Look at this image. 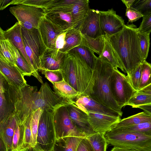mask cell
Returning a JSON list of instances; mask_svg holds the SVG:
<instances>
[{"label": "cell", "instance_id": "1", "mask_svg": "<svg viewBox=\"0 0 151 151\" xmlns=\"http://www.w3.org/2000/svg\"><path fill=\"white\" fill-rule=\"evenodd\" d=\"M10 97L14 113L22 122L38 109L55 110L74 103L73 100L60 96L46 82L42 84L39 91L36 86L28 84L20 88L14 87L11 91Z\"/></svg>", "mask_w": 151, "mask_h": 151}, {"label": "cell", "instance_id": "2", "mask_svg": "<svg viewBox=\"0 0 151 151\" xmlns=\"http://www.w3.org/2000/svg\"><path fill=\"white\" fill-rule=\"evenodd\" d=\"M106 37L121 61L124 73H130L145 61L136 25L132 24L125 25L120 32Z\"/></svg>", "mask_w": 151, "mask_h": 151}, {"label": "cell", "instance_id": "3", "mask_svg": "<svg viewBox=\"0 0 151 151\" xmlns=\"http://www.w3.org/2000/svg\"><path fill=\"white\" fill-rule=\"evenodd\" d=\"M60 70L64 80L81 96L90 95L94 82L93 70L76 52L72 50L65 54Z\"/></svg>", "mask_w": 151, "mask_h": 151}, {"label": "cell", "instance_id": "4", "mask_svg": "<svg viewBox=\"0 0 151 151\" xmlns=\"http://www.w3.org/2000/svg\"><path fill=\"white\" fill-rule=\"evenodd\" d=\"M114 69L110 64L97 57L93 69L94 84L89 96L101 104L118 112L122 116V109L113 97L111 90L110 79Z\"/></svg>", "mask_w": 151, "mask_h": 151}, {"label": "cell", "instance_id": "5", "mask_svg": "<svg viewBox=\"0 0 151 151\" xmlns=\"http://www.w3.org/2000/svg\"><path fill=\"white\" fill-rule=\"evenodd\" d=\"M76 0H65L57 5L45 10V17L49 21L57 30L63 32L80 27L81 24L77 22L73 14Z\"/></svg>", "mask_w": 151, "mask_h": 151}, {"label": "cell", "instance_id": "6", "mask_svg": "<svg viewBox=\"0 0 151 151\" xmlns=\"http://www.w3.org/2000/svg\"><path fill=\"white\" fill-rule=\"evenodd\" d=\"M21 30L25 50L32 68L34 76L43 84L42 78L39 73L40 59L47 48L38 28L27 29L21 26Z\"/></svg>", "mask_w": 151, "mask_h": 151}, {"label": "cell", "instance_id": "7", "mask_svg": "<svg viewBox=\"0 0 151 151\" xmlns=\"http://www.w3.org/2000/svg\"><path fill=\"white\" fill-rule=\"evenodd\" d=\"M104 136L107 143L114 146L132 149L137 151H151V135L111 130L106 132Z\"/></svg>", "mask_w": 151, "mask_h": 151}, {"label": "cell", "instance_id": "8", "mask_svg": "<svg viewBox=\"0 0 151 151\" xmlns=\"http://www.w3.org/2000/svg\"><path fill=\"white\" fill-rule=\"evenodd\" d=\"M55 110H43L39 119L35 146L44 151L53 150L55 140L53 124Z\"/></svg>", "mask_w": 151, "mask_h": 151}, {"label": "cell", "instance_id": "9", "mask_svg": "<svg viewBox=\"0 0 151 151\" xmlns=\"http://www.w3.org/2000/svg\"><path fill=\"white\" fill-rule=\"evenodd\" d=\"M9 11L20 25L27 29H38L45 14L43 8L22 4L10 7Z\"/></svg>", "mask_w": 151, "mask_h": 151}, {"label": "cell", "instance_id": "10", "mask_svg": "<svg viewBox=\"0 0 151 151\" xmlns=\"http://www.w3.org/2000/svg\"><path fill=\"white\" fill-rule=\"evenodd\" d=\"M110 84L113 97L121 109L126 106L130 98L137 92L131 86L127 76L118 69H114Z\"/></svg>", "mask_w": 151, "mask_h": 151}, {"label": "cell", "instance_id": "11", "mask_svg": "<svg viewBox=\"0 0 151 151\" xmlns=\"http://www.w3.org/2000/svg\"><path fill=\"white\" fill-rule=\"evenodd\" d=\"M67 106H61L55 111L53 124L55 140L67 137H86L76 127L69 118Z\"/></svg>", "mask_w": 151, "mask_h": 151}, {"label": "cell", "instance_id": "12", "mask_svg": "<svg viewBox=\"0 0 151 151\" xmlns=\"http://www.w3.org/2000/svg\"><path fill=\"white\" fill-rule=\"evenodd\" d=\"M99 22L103 35L107 37L121 31L125 25L122 17L113 9L107 11H99Z\"/></svg>", "mask_w": 151, "mask_h": 151}, {"label": "cell", "instance_id": "13", "mask_svg": "<svg viewBox=\"0 0 151 151\" xmlns=\"http://www.w3.org/2000/svg\"><path fill=\"white\" fill-rule=\"evenodd\" d=\"M89 123L96 132L105 133L111 129L121 119V116H111L99 112L89 111L88 113Z\"/></svg>", "mask_w": 151, "mask_h": 151}, {"label": "cell", "instance_id": "14", "mask_svg": "<svg viewBox=\"0 0 151 151\" xmlns=\"http://www.w3.org/2000/svg\"><path fill=\"white\" fill-rule=\"evenodd\" d=\"M69 116L78 129L86 137L96 133L91 127L88 114L74 104L67 106Z\"/></svg>", "mask_w": 151, "mask_h": 151}, {"label": "cell", "instance_id": "15", "mask_svg": "<svg viewBox=\"0 0 151 151\" xmlns=\"http://www.w3.org/2000/svg\"><path fill=\"white\" fill-rule=\"evenodd\" d=\"M99 11L89 9L82 22L80 31L83 35L95 38L103 35L100 24Z\"/></svg>", "mask_w": 151, "mask_h": 151}, {"label": "cell", "instance_id": "16", "mask_svg": "<svg viewBox=\"0 0 151 151\" xmlns=\"http://www.w3.org/2000/svg\"><path fill=\"white\" fill-rule=\"evenodd\" d=\"M73 100L74 104L87 114L88 112L92 111L121 117L118 112L99 103L89 96H80Z\"/></svg>", "mask_w": 151, "mask_h": 151}, {"label": "cell", "instance_id": "17", "mask_svg": "<svg viewBox=\"0 0 151 151\" xmlns=\"http://www.w3.org/2000/svg\"><path fill=\"white\" fill-rule=\"evenodd\" d=\"M65 54L56 50L47 48L40 58L39 71L60 69Z\"/></svg>", "mask_w": 151, "mask_h": 151}, {"label": "cell", "instance_id": "18", "mask_svg": "<svg viewBox=\"0 0 151 151\" xmlns=\"http://www.w3.org/2000/svg\"><path fill=\"white\" fill-rule=\"evenodd\" d=\"M0 73L8 83L17 88L27 84L24 76L18 68L0 58Z\"/></svg>", "mask_w": 151, "mask_h": 151}, {"label": "cell", "instance_id": "19", "mask_svg": "<svg viewBox=\"0 0 151 151\" xmlns=\"http://www.w3.org/2000/svg\"><path fill=\"white\" fill-rule=\"evenodd\" d=\"M13 114L9 95L8 82L0 73V124Z\"/></svg>", "mask_w": 151, "mask_h": 151}, {"label": "cell", "instance_id": "20", "mask_svg": "<svg viewBox=\"0 0 151 151\" xmlns=\"http://www.w3.org/2000/svg\"><path fill=\"white\" fill-rule=\"evenodd\" d=\"M4 36L5 39L8 40L21 53L32 69L34 76L32 68L25 50L21 26L17 22L11 27L4 31Z\"/></svg>", "mask_w": 151, "mask_h": 151}, {"label": "cell", "instance_id": "21", "mask_svg": "<svg viewBox=\"0 0 151 151\" xmlns=\"http://www.w3.org/2000/svg\"><path fill=\"white\" fill-rule=\"evenodd\" d=\"M38 29L47 48L55 50L56 38L58 35L62 32L55 29L52 24L45 17L40 21Z\"/></svg>", "mask_w": 151, "mask_h": 151}, {"label": "cell", "instance_id": "22", "mask_svg": "<svg viewBox=\"0 0 151 151\" xmlns=\"http://www.w3.org/2000/svg\"><path fill=\"white\" fill-rule=\"evenodd\" d=\"M19 121L13 114L0 124V136L6 145L7 151H12L13 138Z\"/></svg>", "mask_w": 151, "mask_h": 151}, {"label": "cell", "instance_id": "23", "mask_svg": "<svg viewBox=\"0 0 151 151\" xmlns=\"http://www.w3.org/2000/svg\"><path fill=\"white\" fill-rule=\"evenodd\" d=\"M80 27L66 31L65 45L60 52L66 54L74 48L82 45L83 37L80 32Z\"/></svg>", "mask_w": 151, "mask_h": 151}, {"label": "cell", "instance_id": "24", "mask_svg": "<svg viewBox=\"0 0 151 151\" xmlns=\"http://www.w3.org/2000/svg\"><path fill=\"white\" fill-rule=\"evenodd\" d=\"M104 36V48L101 54L98 57L110 64L114 69H118V68L124 72L121 61L109 42L107 37Z\"/></svg>", "mask_w": 151, "mask_h": 151}, {"label": "cell", "instance_id": "25", "mask_svg": "<svg viewBox=\"0 0 151 151\" xmlns=\"http://www.w3.org/2000/svg\"><path fill=\"white\" fill-rule=\"evenodd\" d=\"M151 104V84L137 91L126 105L137 108L139 106Z\"/></svg>", "mask_w": 151, "mask_h": 151}, {"label": "cell", "instance_id": "26", "mask_svg": "<svg viewBox=\"0 0 151 151\" xmlns=\"http://www.w3.org/2000/svg\"><path fill=\"white\" fill-rule=\"evenodd\" d=\"M83 138L70 136L56 140L52 151H76L78 145Z\"/></svg>", "mask_w": 151, "mask_h": 151}, {"label": "cell", "instance_id": "27", "mask_svg": "<svg viewBox=\"0 0 151 151\" xmlns=\"http://www.w3.org/2000/svg\"><path fill=\"white\" fill-rule=\"evenodd\" d=\"M52 84L54 91L60 96L64 99L74 100L81 96L78 91L64 79Z\"/></svg>", "mask_w": 151, "mask_h": 151}, {"label": "cell", "instance_id": "28", "mask_svg": "<svg viewBox=\"0 0 151 151\" xmlns=\"http://www.w3.org/2000/svg\"><path fill=\"white\" fill-rule=\"evenodd\" d=\"M151 121V115L143 111L121 119L111 129L130 127L141 123Z\"/></svg>", "mask_w": 151, "mask_h": 151}, {"label": "cell", "instance_id": "29", "mask_svg": "<svg viewBox=\"0 0 151 151\" xmlns=\"http://www.w3.org/2000/svg\"><path fill=\"white\" fill-rule=\"evenodd\" d=\"M83 39L81 46L88 47L100 56L104 46V36L102 35L94 38L83 35Z\"/></svg>", "mask_w": 151, "mask_h": 151}, {"label": "cell", "instance_id": "30", "mask_svg": "<svg viewBox=\"0 0 151 151\" xmlns=\"http://www.w3.org/2000/svg\"><path fill=\"white\" fill-rule=\"evenodd\" d=\"M0 58L17 66L14 52L7 39L0 40Z\"/></svg>", "mask_w": 151, "mask_h": 151}, {"label": "cell", "instance_id": "31", "mask_svg": "<svg viewBox=\"0 0 151 151\" xmlns=\"http://www.w3.org/2000/svg\"><path fill=\"white\" fill-rule=\"evenodd\" d=\"M9 42L14 53L17 66L22 74L24 76H33L32 69L21 53L9 41Z\"/></svg>", "mask_w": 151, "mask_h": 151}, {"label": "cell", "instance_id": "32", "mask_svg": "<svg viewBox=\"0 0 151 151\" xmlns=\"http://www.w3.org/2000/svg\"><path fill=\"white\" fill-rule=\"evenodd\" d=\"M72 50L76 52L93 70L97 57L93 51L88 47L81 45L79 46Z\"/></svg>", "mask_w": 151, "mask_h": 151}, {"label": "cell", "instance_id": "33", "mask_svg": "<svg viewBox=\"0 0 151 151\" xmlns=\"http://www.w3.org/2000/svg\"><path fill=\"white\" fill-rule=\"evenodd\" d=\"M24 125L19 121L13 138L12 151H18L25 147L24 143Z\"/></svg>", "mask_w": 151, "mask_h": 151}, {"label": "cell", "instance_id": "34", "mask_svg": "<svg viewBox=\"0 0 151 151\" xmlns=\"http://www.w3.org/2000/svg\"><path fill=\"white\" fill-rule=\"evenodd\" d=\"M104 134L97 132L86 137L94 151H106L108 143L104 137Z\"/></svg>", "mask_w": 151, "mask_h": 151}, {"label": "cell", "instance_id": "35", "mask_svg": "<svg viewBox=\"0 0 151 151\" xmlns=\"http://www.w3.org/2000/svg\"><path fill=\"white\" fill-rule=\"evenodd\" d=\"M111 130L119 132H137L151 135V121L141 123L130 127L111 129Z\"/></svg>", "mask_w": 151, "mask_h": 151}, {"label": "cell", "instance_id": "36", "mask_svg": "<svg viewBox=\"0 0 151 151\" xmlns=\"http://www.w3.org/2000/svg\"><path fill=\"white\" fill-rule=\"evenodd\" d=\"M43 110L40 108L34 111L31 114L30 120V128L31 132V139L30 145L31 147H34L36 145V140L39 119Z\"/></svg>", "mask_w": 151, "mask_h": 151}, {"label": "cell", "instance_id": "37", "mask_svg": "<svg viewBox=\"0 0 151 151\" xmlns=\"http://www.w3.org/2000/svg\"><path fill=\"white\" fill-rule=\"evenodd\" d=\"M142 72L139 90L151 84V65L146 60L142 63Z\"/></svg>", "mask_w": 151, "mask_h": 151}, {"label": "cell", "instance_id": "38", "mask_svg": "<svg viewBox=\"0 0 151 151\" xmlns=\"http://www.w3.org/2000/svg\"><path fill=\"white\" fill-rule=\"evenodd\" d=\"M142 64H139L131 72L127 74V76L133 89L136 91L139 90L140 80Z\"/></svg>", "mask_w": 151, "mask_h": 151}, {"label": "cell", "instance_id": "39", "mask_svg": "<svg viewBox=\"0 0 151 151\" xmlns=\"http://www.w3.org/2000/svg\"><path fill=\"white\" fill-rule=\"evenodd\" d=\"M141 50L145 60L147 57L150 46V34L138 32Z\"/></svg>", "mask_w": 151, "mask_h": 151}, {"label": "cell", "instance_id": "40", "mask_svg": "<svg viewBox=\"0 0 151 151\" xmlns=\"http://www.w3.org/2000/svg\"><path fill=\"white\" fill-rule=\"evenodd\" d=\"M143 15L151 12V0H135L131 7Z\"/></svg>", "mask_w": 151, "mask_h": 151}, {"label": "cell", "instance_id": "41", "mask_svg": "<svg viewBox=\"0 0 151 151\" xmlns=\"http://www.w3.org/2000/svg\"><path fill=\"white\" fill-rule=\"evenodd\" d=\"M42 74L52 83L60 81L63 80L61 70H45L40 71Z\"/></svg>", "mask_w": 151, "mask_h": 151}, {"label": "cell", "instance_id": "42", "mask_svg": "<svg viewBox=\"0 0 151 151\" xmlns=\"http://www.w3.org/2000/svg\"><path fill=\"white\" fill-rule=\"evenodd\" d=\"M142 20L137 28L138 32L150 34L151 31V12L143 15Z\"/></svg>", "mask_w": 151, "mask_h": 151}, {"label": "cell", "instance_id": "43", "mask_svg": "<svg viewBox=\"0 0 151 151\" xmlns=\"http://www.w3.org/2000/svg\"><path fill=\"white\" fill-rule=\"evenodd\" d=\"M31 115L28 116L22 123L24 126V147H30L31 139L30 120Z\"/></svg>", "mask_w": 151, "mask_h": 151}, {"label": "cell", "instance_id": "44", "mask_svg": "<svg viewBox=\"0 0 151 151\" xmlns=\"http://www.w3.org/2000/svg\"><path fill=\"white\" fill-rule=\"evenodd\" d=\"M125 15L128 19V23L129 22L132 23L143 16L139 12L131 7L129 9H126Z\"/></svg>", "mask_w": 151, "mask_h": 151}, {"label": "cell", "instance_id": "45", "mask_svg": "<svg viewBox=\"0 0 151 151\" xmlns=\"http://www.w3.org/2000/svg\"><path fill=\"white\" fill-rule=\"evenodd\" d=\"M50 0H22L21 4L32 6L44 9Z\"/></svg>", "mask_w": 151, "mask_h": 151}, {"label": "cell", "instance_id": "46", "mask_svg": "<svg viewBox=\"0 0 151 151\" xmlns=\"http://www.w3.org/2000/svg\"><path fill=\"white\" fill-rule=\"evenodd\" d=\"M66 32H63L59 34L56 39L55 49L60 51L63 48L65 44V37Z\"/></svg>", "mask_w": 151, "mask_h": 151}, {"label": "cell", "instance_id": "47", "mask_svg": "<svg viewBox=\"0 0 151 151\" xmlns=\"http://www.w3.org/2000/svg\"><path fill=\"white\" fill-rule=\"evenodd\" d=\"M76 151H94L89 141L86 137L83 138L77 147Z\"/></svg>", "mask_w": 151, "mask_h": 151}, {"label": "cell", "instance_id": "48", "mask_svg": "<svg viewBox=\"0 0 151 151\" xmlns=\"http://www.w3.org/2000/svg\"><path fill=\"white\" fill-rule=\"evenodd\" d=\"M22 0H0V10H3L10 5H18L21 4Z\"/></svg>", "mask_w": 151, "mask_h": 151}, {"label": "cell", "instance_id": "49", "mask_svg": "<svg viewBox=\"0 0 151 151\" xmlns=\"http://www.w3.org/2000/svg\"><path fill=\"white\" fill-rule=\"evenodd\" d=\"M137 108L144 110V111L151 115V104H146L139 106Z\"/></svg>", "mask_w": 151, "mask_h": 151}, {"label": "cell", "instance_id": "50", "mask_svg": "<svg viewBox=\"0 0 151 151\" xmlns=\"http://www.w3.org/2000/svg\"><path fill=\"white\" fill-rule=\"evenodd\" d=\"M110 151H137L134 149L114 146Z\"/></svg>", "mask_w": 151, "mask_h": 151}, {"label": "cell", "instance_id": "51", "mask_svg": "<svg viewBox=\"0 0 151 151\" xmlns=\"http://www.w3.org/2000/svg\"><path fill=\"white\" fill-rule=\"evenodd\" d=\"M135 0H122V1L125 5L127 9H129L132 6Z\"/></svg>", "mask_w": 151, "mask_h": 151}, {"label": "cell", "instance_id": "52", "mask_svg": "<svg viewBox=\"0 0 151 151\" xmlns=\"http://www.w3.org/2000/svg\"><path fill=\"white\" fill-rule=\"evenodd\" d=\"M0 151H7L6 145L2 138L0 136Z\"/></svg>", "mask_w": 151, "mask_h": 151}, {"label": "cell", "instance_id": "53", "mask_svg": "<svg viewBox=\"0 0 151 151\" xmlns=\"http://www.w3.org/2000/svg\"><path fill=\"white\" fill-rule=\"evenodd\" d=\"M5 39L4 36V31L0 27V40Z\"/></svg>", "mask_w": 151, "mask_h": 151}, {"label": "cell", "instance_id": "54", "mask_svg": "<svg viewBox=\"0 0 151 151\" xmlns=\"http://www.w3.org/2000/svg\"><path fill=\"white\" fill-rule=\"evenodd\" d=\"M29 151H43L37 147L36 146H35L34 147H30Z\"/></svg>", "mask_w": 151, "mask_h": 151}, {"label": "cell", "instance_id": "55", "mask_svg": "<svg viewBox=\"0 0 151 151\" xmlns=\"http://www.w3.org/2000/svg\"><path fill=\"white\" fill-rule=\"evenodd\" d=\"M30 147H25L18 151H29Z\"/></svg>", "mask_w": 151, "mask_h": 151}, {"label": "cell", "instance_id": "56", "mask_svg": "<svg viewBox=\"0 0 151 151\" xmlns=\"http://www.w3.org/2000/svg\"></svg>", "mask_w": 151, "mask_h": 151}]
</instances>
